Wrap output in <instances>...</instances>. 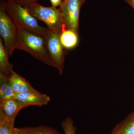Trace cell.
Here are the masks:
<instances>
[{"label": "cell", "instance_id": "cell-20", "mask_svg": "<svg viewBox=\"0 0 134 134\" xmlns=\"http://www.w3.org/2000/svg\"><path fill=\"white\" fill-rule=\"evenodd\" d=\"M124 1L134 10V0H124Z\"/></svg>", "mask_w": 134, "mask_h": 134}, {"label": "cell", "instance_id": "cell-18", "mask_svg": "<svg viewBox=\"0 0 134 134\" xmlns=\"http://www.w3.org/2000/svg\"><path fill=\"white\" fill-rule=\"evenodd\" d=\"M15 134H31L25 130L24 128H15Z\"/></svg>", "mask_w": 134, "mask_h": 134}, {"label": "cell", "instance_id": "cell-22", "mask_svg": "<svg viewBox=\"0 0 134 134\" xmlns=\"http://www.w3.org/2000/svg\"><path fill=\"white\" fill-rule=\"evenodd\" d=\"M62 2L63 1H64V0H62Z\"/></svg>", "mask_w": 134, "mask_h": 134}, {"label": "cell", "instance_id": "cell-3", "mask_svg": "<svg viewBox=\"0 0 134 134\" xmlns=\"http://www.w3.org/2000/svg\"><path fill=\"white\" fill-rule=\"evenodd\" d=\"M25 5L30 14L38 20L44 22L51 31L60 36L63 29L66 28L59 8L52 6L44 7L37 3Z\"/></svg>", "mask_w": 134, "mask_h": 134}, {"label": "cell", "instance_id": "cell-7", "mask_svg": "<svg viewBox=\"0 0 134 134\" xmlns=\"http://www.w3.org/2000/svg\"><path fill=\"white\" fill-rule=\"evenodd\" d=\"M20 102L24 108L30 106H42L46 105L50 100V97L40 92H26L16 93L15 97Z\"/></svg>", "mask_w": 134, "mask_h": 134}, {"label": "cell", "instance_id": "cell-6", "mask_svg": "<svg viewBox=\"0 0 134 134\" xmlns=\"http://www.w3.org/2000/svg\"><path fill=\"white\" fill-rule=\"evenodd\" d=\"M46 38L47 48L53 63L54 68L57 69L59 74L61 75L64 69L67 52L61 43L59 35L49 30V33Z\"/></svg>", "mask_w": 134, "mask_h": 134}, {"label": "cell", "instance_id": "cell-10", "mask_svg": "<svg viewBox=\"0 0 134 134\" xmlns=\"http://www.w3.org/2000/svg\"><path fill=\"white\" fill-rule=\"evenodd\" d=\"M60 40L65 49L75 48L79 43V33L70 29H63L60 35Z\"/></svg>", "mask_w": 134, "mask_h": 134}, {"label": "cell", "instance_id": "cell-19", "mask_svg": "<svg viewBox=\"0 0 134 134\" xmlns=\"http://www.w3.org/2000/svg\"><path fill=\"white\" fill-rule=\"evenodd\" d=\"M50 2L52 4V7L57 8L60 7L62 3V0H50Z\"/></svg>", "mask_w": 134, "mask_h": 134}, {"label": "cell", "instance_id": "cell-21", "mask_svg": "<svg viewBox=\"0 0 134 134\" xmlns=\"http://www.w3.org/2000/svg\"><path fill=\"white\" fill-rule=\"evenodd\" d=\"M4 1L7 2H15V0H4Z\"/></svg>", "mask_w": 134, "mask_h": 134}, {"label": "cell", "instance_id": "cell-15", "mask_svg": "<svg viewBox=\"0 0 134 134\" xmlns=\"http://www.w3.org/2000/svg\"><path fill=\"white\" fill-rule=\"evenodd\" d=\"M24 129L31 134H61L57 129L48 126L27 127Z\"/></svg>", "mask_w": 134, "mask_h": 134}, {"label": "cell", "instance_id": "cell-23", "mask_svg": "<svg viewBox=\"0 0 134 134\" xmlns=\"http://www.w3.org/2000/svg\"></svg>", "mask_w": 134, "mask_h": 134}, {"label": "cell", "instance_id": "cell-16", "mask_svg": "<svg viewBox=\"0 0 134 134\" xmlns=\"http://www.w3.org/2000/svg\"><path fill=\"white\" fill-rule=\"evenodd\" d=\"M65 134H76V128L74 125V122L71 118L67 117L61 123Z\"/></svg>", "mask_w": 134, "mask_h": 134}, {"label": "cell", "instance_id": "cell-4", "mask_svg": "<svg viewBox=\"0 0 134 134\" xmlns=\"http://www.w3.org/2000/svg\"><path fill=\"white\" fill-rule=\"evenodd\" d=\"M6 1L0 4V35L10 56L15 49L17 40L18 31L16 26L6 11Z\"/></svg>", "mask_w": 134, "mask_h": 134}, {"label": "cell", "instance_id": "cell-1", "mask_svg": "<svg viewBox=\"0 0 134 134\" xmlns=\"http://www.w3.org/2000/svg\"><path fill=\"white\" fill-rule=\"evenodd\" d=\"M15 48L25 51L46 65L54 67L46 37L26 30H18Z\"/></svg>", "mask_w": 134, "mask_h": 134}, {"label": "cell", "instance_id": "cell-9", "mask_svg": "<svg viewBox=\"0 0 134 134\" xmlns=\"http://www.w3.org/2000/svg\"><path fill=\"white\" fill-rule=\"evenodd\" d=\"M9 78L16 93L38 92L32 87L29 81L14 71H12Z\"/></svg>", "mask_w": 134, "mask_h": 134}, {"label": "cell", "instance_id": "cell-13", "mask_svg": "<svg viewBox=\"0 0 134 134\" xmlns=\"http://www.w3.org/2000/svg\"><path fill=\"white\" fill-rule=\"evenodd\" d=\"M16 93L7 76L0 73V102L15 98Z\"/></svg>", "mask_w": 134, "mask_h": 134}, {"label": "cell", "instance_id": "cell-11", "mask_svg": "<svg viewBox=\"0 0 134 134\" xmlns=\"http://www.w3.org/2000/svg\"><path fill=\"white\" fill-rule=\"evenodd\" d=\"M111 134H134V111L116 125Z\"/></svg>", "mask_w": 134, "mask_h": 134}, {"label": "cell", "instance_id": "cell-12", "mask_svg": "<svg viewBox=\"0 0 134 134\" xmlns=\"http://www.w3.org/2000/svg\"><path fill=\"white\" fill-rule=\"evenodd\" d=\"M9 54L5 48L3 41L0 38V73L9 77L13 71V65L9 61Z\"/></svg>", "mask_w": 134, "mask_h": 134}, {"label": "cell", "instance_id": "cell-14", "mask_svg": "<svg viewBox=\"0 0 134 134\" xmlns=\"http://www.w3.org/2000/svg\"><path fill=\"white\" fill-rule=\"evenodd\" d=\"M14 122L7 119L0 111V134H15Z\"/></svg>", "mask_w": 134, "mask_h": 134}, {"label": "cell", "instance_id": "cell-5", "mask_svg": "<svg viewBox=\"0 0 134 134\" xmlns=\"http://www.w3.org/2000/svg\"><path fill=\"white\" fill-rule=\"evenodd\" d=\"M86 0H64L59 7L65 27L79 33V16L82 6Z\"/></svg>", "mask_w": 134, "mask_h": 134}, {"label": "cell", "instance_id": "cell-2", "mask_svg": "<svg viewBox=\"0 0 134 134\" xmlns=\"http://www.w3.org/2000/svg\"><path fill=\"white\" fill-rule=\"evenodd\" d=\"M6 11L18 30H25L46 37L49 30L40 25L38 20L29 12L26 5L16 2H6Z\"/></svg>", "mask_w": 134, "mask_h": 134}, {"label": "cell", "instance_id": "cell-8", "mask_svg": "<svg viewBox=\"0 0 134 134\" xmlns=\"http://www.w3.org/2000/svg\"><path fill=\"white\" fill-rule=\"evenodd\" d=\"M24 108L20 102L15 98L0 102V111L8 119L15 122V119L19 111Z\"/></svg>", "mask_w": 134, "mask_h": 134}, {"label": "cell", "instance_id": "cell-17", "mask_svg": "<svg viewBox=\"0 0 134 134\" xmlns=\"http://www.w3.org/2000/svg\"><path fill=\"white\" fill-rule=\"evenodd\" d=\"M38 0H15V2L25 5H29L37 3Z\"/></svg>", "mask_w": 134, "mask_h": 134}]
</instances>
